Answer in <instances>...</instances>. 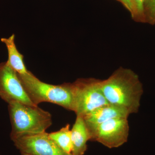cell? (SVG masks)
Instances as JSON below:
<instances>
[{
    "label": "cell",
    "instance_id": "obj_6",
    "mask_svg": "<svg viewBox=\"0 0 155 155\" xmlns=\"http://www.w3.org/2000/svg\"><path fill=\"white\" fill-rule=\"evenodd\" d=\"M0 97L8 104L17 101L37 106L28 97L17 72L7 61L0 64Z\"/></svg>",
    "mask_w": 155,
    "mask_h": 155
},
{
    "label": "cell",
    "instance_id": "obj_3",
    "mask_svg": "<svg viewBox=\"0 0 155 155\" xmlns=\"http://www.w3.org/2000/svg\"><path fill=\"white\" fill-rule=\"evenodd\" d=\"M28 97L34 104L47 102L74 111V94L72 83L53 85L45 83L29 71L25 75L17 74Z\"/></svg>",
    "mask_w": 155,
    "mask_h": 155
},
{
    "label": "cell",
    "instance_id": "obj_8",
    "mask_svg": "<svg viewBox=\"0 0 155 155\" xmlns=\"http://www.w3.org/2000/svg\"><path fill=\"white\" fill-rule=\"evenodd\" d=\"M130 113L125 109L108 104L96 109L83 117L87 127L96 126L110 120L119 118H128Z\"/></svg>",
    "mask_w": 155,
    "mask_h": 155
},
{
    "label": "cell",
    "instance_id": "obj_13",
    "mask_svg": "<svg viewBox=\"0 0 155 155\" xmlns=\"http://www.w3.org/2000/svg\"><path fill=\"white\" fill-rule=\"evenodd\" d=\"M144 14L145 22L155 24V0H145Z\"/></svg>",
    "mask_w": 155,
    "mask_h": 155
},
{
    "label": "cell",
    "instance_id": "obj_4",
    "mask_svg": "<svg viewBox=\"0 0 155 155\" xmlns=\"http://www.w3.org/2000/svg\"><path fill=\"white\" fill-rule=\"evenodd\" d=\"M101 80L79 78L72 83L74 111L76 116H84L97 108L109 104L101 89Z\"/></svg>",
    "mask_w": 155,
    "mask_h": 155
},
{
    "label": "cell",
    "instance_id": "obj_11",
    "mask_svg": "<svg viewBox=\"0 0 155 155\" xmlns=\"http://www.w3.org/2000/svg\"><path fill=\"white\" fill-rule=\"evenodd\" d=\"M49 135L64 151L72 154L71 130L69 124H67L58 131L49 134Z\"/></svg>",
    "mask_w": 155,
    "mask_h": 155
},
{
    "label": "cell",
    "instance_id": "obj_7",
    "mask_svg": "<svg viewBox=\"0 0 155 155\" xmlns=\"http://www.w3.org/2000/svg\"><path fill=\"white\" fill-rule=\"evenodd\" d=\"M12 141L21 153L30 155H72L62 150L46 132L22 137Z\"/></svg>",
    "mask_w": 155,
    "mask_h": 155
},
{
    "label": "cell",
    "instance_id": "obj_15",
    "mask_svg": "<svg viewBox=\"0 0 155 155\" xmlns=\"http://www.w3.org/2000/svg\"><path fill=\"white\" fill-rule=\"evenodd\" d=\"M21 155H30L28 154H25V153H21Z\"/></svg>",
    "mask_w": 155,
    "mask_h": 155
},
{
    "label": "cell",
    "instance_id": "obj_10",
    "mask_svg": "<svg viewBox=\"0 0 155 155\" xmlns=\"http://www.w3.org/2000/svg\"><path fill=\"white\" fill-rule=\"evenodd\" d=\"M1 41L5 44L8 50V59L7 61L9 66L19 75H25L29 71L26 69L24 61V56L18 50L15 43V35L8 38H3Z\"/></svg>",
    "mask_w": 155,
    "mask_h": 155
},
{
    "label": "cell",
    "instance_id": "obj_12",
    "mask_svg": "<svg viewBox=\"0 0 155 155\" xmlns=\"http://www.w3.org/2000/svg\"><path fill=\"white\" fill-rule=\"evenodd\" d=\"M145 0H131L133 7L132 18L139 22H145L144 14V3Z\"/></svg>",
    "mask_w": 155,
    "mask_h": 155
},
{
    "label": "cell",
    "instance_id": "obj_5",
    "mask_svg": "<svg viewBox=\"0 0 155 155\" xmlns=\"http://www.w3.org/2000/svg\"><path fill=\"white\" fill-rule=\"evenodd\" d=\"M87 127L90 140L109 148L119 147L127 142L129 126L127 118L113 119L93 127Z\"/></svg>",
    "mask_w": 155,
    "mask_h": 155
},
{
    "label": "cell",
    "instance_id": "obj_9",
    "mask_svg": "<svg viewBox=\"0 0 155 155\" xmlns=\"http://www.w3.org/2000/svg\"><path fill=\"white\" fill-rule=\"evenodd\" d=\"M72 155H83L87 150V142L90 136L84 119L81 116H76L71 129Z\"/></svg>",
    "mask_w": 155,
    "mask_h": 155
},
{
    "label": "cell",
    "instance_id": "obj_2",
    "mask_svg": "<svg viewBox=\"0 0 155 155\" xmlns=\"http://www.w3.org/2000/svg\"><path fill=\"white\" fill-rule=\"evenodd\" d=\"M12 126V140L45 132L52 124V116L38 106H31L17 101L8 104Z\"/></svg>",
    "mask_w": 155,
    "mask_h": 155
},
{
    "label": "cell",
    "instance_id": "obj_14",
    "mask_svg": "<svg viewBox=\"0 0 155 155\" xmlns=\"http://www.w3.org/2000/svg\"><path fill=\"white\" fill-rule=\"evenodd\" d=\"M117 1L121 3L125 8L129 11L132 17L133 14L134 10L131 0H117Z\"/></svg>",
    "mask_w": 155,
    "mask_h": 155
},
{
    "label": "cell",
    "instance_id": "obj_1",
    "mask_svg": "<svg viewBox=\"0 0 155 155\" xmlns=\"http://www.w3.org/2000/svg\"><path fill=\"white\" fill-rule=\"evenodd\" d=\"M100 85L109 104L130 114L137 113L143 87L138 75L132 70L120 67L107 79L101 80Z\"/></svg>",
    "mask_w": 155,
    "mask_h": 155
}]
</instances>
